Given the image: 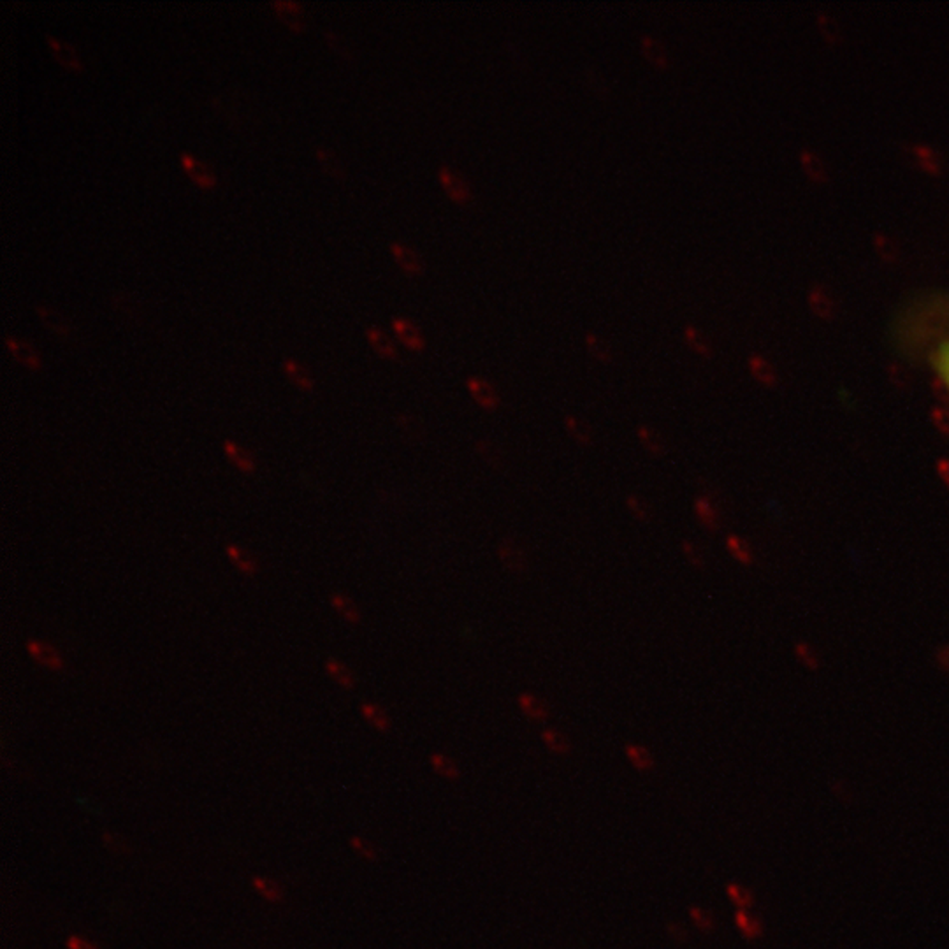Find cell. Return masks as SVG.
<instances>
[{
    "instance_id": "1",
    "label": "cell",
    "mask_w": 949,
    "mask_h": 949,
    "mask_svg": "<svg viewBox=\"0 0 949 949\" xmlns=\"http://www.w3.org/2000/svg\"><path fill=\"white\" fill-rule=\"evenodd\" d=\"M25 649L37 664L48 668V670L58 671L64 668V657H62L60 650L51 643L43 642V640H29Z\"/></svg>"
},
{
    "instance_id": "2",
    "label": "cell",
    "mask_w": 949,
    "mask_h": 949,
    "mask_svg": "<svg viewBox=\"0 0 949 949\" xmlns=\"http://www.w3.org/2000/svg\"><path fill=\"white\" fill-rule=\"evenodd\" d=\"M221 449H224L225 457L232 463V466L235 470H240L241 473L245 474H252L255 470H257V460H255V456L247 450L245 446H241L240 443H235L234 439H224L221 443Z\"/></svg>"
},
{
    "instance_id": "3",
    "label": "cell",
    "mask_w": 949,
    "mask_h": 949,
    "mask_svg": "<svg viewBox=\"0 0 949 949\" xmlns=\"http://www.w3.org/2000/svg\"><path fill=\"white\" fill-rule=\"evenodd\" d=\"M438 178L442 182L443 189L446 190L450 197L457 203H464V200L470 199L471 190L470 185L466 183V179L456 171V169L449 168V165H442L438 171Z\"/></svg>"
},
{
    "instance_id": "4",
    "label": "cell",
    "mask_w": 949,
    "mask_h": 949,
    "mask_svg": "<svg viewBox=\"0 0 949 949\" xmlns=\"http://www.w3.org/2000/svg\"><path fill=\"white\" fill-rule=\"evenodd\" d=\"M466 387L467 390H470L471 396H473V400L477 401L480 407L486 408V410H496L498 404H500V396H498L493 383H489L484 378L471 376V378L466 380Z\"/></svg>"
},
{
    "instance_id": "5",
    "label": "cell",
    "mask_w": 949,
    "mask_h": 949,
    "mask_svg": "<svg viewBox=\"0 0 949 949\" xmlns=\"http://www.w3.org/2000/svg\"><path fill=\"white\" fill-rule=\"evenodd\" d=\"M44 37H46L48 44H50L55 57H57V60L60 62L62 65H65L67 69H72V71H81L83 64L78 57V51H76V48L72 46L71 43L60 39V37L51 36V34H46Z\"/></svg>"
},
{
    "instance_id": "6",
    "label": "cell",
    "mask_w": 949,
    "mask_h": 949,
    "mask_svg": "<svg viewBox=\"0 0 949 949\" xmlns=\"http://www.w3.org/2000/svg\"><path fill=\"white\" fill-rule=\"evenodd\" d=\"M179 158H182V164L183 168H185L186 175H189L197 185L204 186V189H210V186L214 185V179L217 178H214L213 171H211L203 161H199V158L192 157V155L189 153H182Z\"/></svg>"
},
{
    "instance_id": "7",
    "label": "cell",
    "mask_w": 949,
    "mask_h": 949,
    "mask_svg": "<svg viewBox=\"0 0 949 949\" xmlns=\"http://www.w3.org/2000/svg\"><path fill=\"white\" fill-rule=\"evenodd\" d=\"M6 346H8L9 352L13 353V357L18 362H22L23 366H27V368L30 369H41V357L27 341L15 338V336H8V338H6Z\"/></svg>"
},
{
    "instance_id": "8",
    "label": "cell",
    "mask_w": 949,
    "mask_h": 949,
    "mask_svg": "<svg viewBox=\"0 0 949 949\" xmlns=\"http://www.w3.org/2000/svg\"><path fill=\"white\" fill-rule=\"evenodd\" d=\"M225 554H227V557L231 559V563L243 575L254 577V575L257 573L259 563L254 557V552H250L248 549H243V547L235 545V543H228V545L225 547Z\"/></svg>"
},
{
    "instance_id": "9",
    "label": "cell",
    "mask_w": 949,
    "mask_h": 949,
    "mask_svg": "<svg viewBox=\"0 0 949 949\" xmlns=\"http://www.w3.org/2000/svg\"><path fill=\"white\" fill-rule=\"evenodd\" d=\"M331 607L334 608L336 614L343 619L348 624H359L362 619L361 608L357 607V603L345 594V592H332L331 594Z\"/></svg>"
},
{
    "instance_id": "10",
    "label": "cell",
    "mask_w": 949,
    "mask_h": 949,
    "mask_svg": "<svg viewBox=\"0 0 949 949\" xmlns=\"http://www.w3.org/2000/svg\"><path fill=\"white\" fill-rule=\"evenodd\" d=\"M392 327L396 331V334L400 336L401 341L411 350H422L424 348V336H422L421 329L417 327L415 324H411L410 320H404V318H394L392 320Z\"/></svg>"
},
{
    "instance_id": "11",
    "label": "cell",
    "mask_w": 949,
    "mask_h": 949,
    "mask_svg": "<svg viewBox=\"0 0 949 949\" xmlns=\"http://www.w3.org/2000/svg\"><path fill=\"white\" fill-rule=\"evenodd\" d=\"M273 8L276 9V13H278V16L283 20L285 25H289L292 30H303L304 16L297 2H294V0H275Z\"/></svg>"
},
{
    "instance_id": "12",
    "label": "cell",
    "mask_w": 949,
    "mask_h": 949,
    "mask_svg": "<svg viewBox=\"0 0 949 949\" xmlns=\"http://www.w3.org/2000/svg\"><path fill=\"white\" fill-rule=\"evenodd\" d=\"M325 674L329 675L331 681H334L339 688L343 689H353L355 688V675L353 671L346 667L343 661L334 660V657H329L324 664Z\"/></svg>"
},
{
    "instance_id": "13",
    "label": "cell",
    "mask_w": 949,
    "mask_h": 949,
    "mask_svg": "<svg viewBox=\"0 0 949 949\" xmlns=\"http://www.w3.org/2000/svg\"><path fill=\"white\" fill-rule=\"evenodd\" d=\"M564 429L582 446H589L592 443V438H594L591 424L585 422L584 418L577 417V415H566L564 417Z\"/></svg>"
},
{
    "instance_id": "14",
    "label": "cell",
    "mask_w": 949,
    "mask_h": 949,
    "mask_svg": "<svg viewBox=\"0 0 949 949\" xmlns=\"http://www.w3.org/2000/svg\"><path fill=\"white\" fill-rule=\"evenodd\" d=\"M390 252H392L394 259L397 261V264L408 273H421L424 269V262L422 259L418 257V254H415V250L408 248L407 245H401L397 241L390 243Z\"/></svg>"
},
{
    "instance_id": "15",
    "label": "cell",
    "mask_w": 949,
    "mask_h": 949,
    "mask_svg": "<svg viewBox=\"0 0 949 949\" xmlns=\"http://www.w3.org/2000/svg\"><path fill=\"white\" fill-rule=\"evenodd\" d=\"M366 338H368V341L371 343L373 348H375L382 357L394 359L397 355V348L396 345H394V341L380 327L369 325V327L366 329Z\"/></svg>"
},
{
    "instance_id": "16",
    "label": "cell",
    "mask_w": 949,
    "mask_h": 949,
    "mask_svg": "<svg viewBox=\"0 0 949 949\" xmlns=\"http://www.w3.org/2000/svg\"><path fill=\"white\" fill-rule=\"evenodd\" d=\"M519 706H521L526 718L533 719V721H545L549 718V706L538 696L531 695V692H522L519 696Z\"/></svg>"
},
{
    "instance_id": "17",
    "label": "cell",
    "mask_w": 949,
    "mask_h": 949,
    "mask_svg": "<svg viewBox=\"0 0 949 949\" xmlns=\"http://www.w3.org/2000/svg\"><path fill=\"white\" fill-rule=\"evenodd\" d=\"M361 714H362V718H364L366 721H368L369 725L373 726V728L378 730V732H382V733L389 732L390 726H392L389 714H387L382 706L375 705V703H369V702L361 703Z\"/></svg>"
},
{
    "instance_id": "18",
    "label": "cell",
    "mask_w": 949,
    "mask_h": 949,
    "mask_svg": "<svg viewBox=\"0 0 949 949\" xmlns=\"http://www.w3.org/2000/svg\"><path fill=\"white\" fill-rule=\"evenodd\" d=\"M283 371L289 376L290 382L296 387H299L301 390L313 389V378H311L310 371H308L303 364L294 361V359H285V361H283Z\"/></svg>"
},
{
    "instance_id": "19",
    "label": "cell",
    "mask_w": 949,
    "mask_h": 949,
    "mask_svg": "<svg viewBox=\"0 0 949 949\" xmlns=\"http://www.w3.org/2000/svg\"><path fill=\"white\" fill-rule=\"evenodd\" d=\"M252 885H254L255 892H257L259 895L262 896V899L268 900V902L278 903V902H282L283 896H285L282 886H280L278 882L273 881V879H269V878H261V875H255V878L252 879Z\"/></svg>"
},
{
    "instance_id": "20",
    "label": "cell",
    "mask_w": 949,
    "mask_h": 949,
    "mask_svg": "<svg viewBox=\"0 0 949 949\" xmlns=\"http://www.w3.org/2000/svg\"><path fill=\"white\" fill-rule=\"evenodd\" d=\"M624 753L626 756H628L629 763H631L636 770L646 772L654 767V758L647 747L639 746V744H628V746L624 747Z\"/></svg>"
},
{
    "instance_id": "21",
    "label": "cell",
    "mask_w": 949,
    "mask_h": 949,
    "mask_svg": "<svg viewBox=\"0 0 949 949\" xmlns=\"http://www.w3.org/2000/svg\"><path fill=\"white\" fill-rule=\"evenodd\" d=\"M636 436H639L640 443H642L653 456H661V453L664 452L663 438H661L660 432L654 428H650V425L640 424L639 428H636Z\"/></svg>"
},
{
    "instance_id": "22",
    "label": "cell",
    "mask_w": 949,
    "mask_h": 949,
    "mask_svg": "<svg viewBox=\"0 0 949 949\" xmlns=\"http://www.w3.org/2000/svg\"><path fill=\"white\" fill-rule=\"evenodd\" d=\"M36 313L39 315L43 324L46 325V327H50L51 331L58 332V334H65V332L69 331V322L65 320V317L60 311L48 306H36Z\"/></svg>"
},
{
    "instance_id": "23",
    "label": "cell",
    "mask_w": 949,
    "mask_h": 949,
    "mask_svg": "<svg viewBox=\"0 0 949 949\" xmlns=\"http://www.w3.org/2000/svg\"><path fill=\"white\" fill-rule=\"evenodd\" d=\"M542 740H543V744H545L547 749H549L550 753H554V754H561V756H564V754H568L571 751V744H570V740H568V737L564 735V733L557 732V730H554V728L543 730Z\"/></svg>"
},
{
    "instance_id": "24",
    "label": "cell",
    "mask_w": 949,
    "mask_h": 949,
    "mask_svg": "<svg viewBox=\"0 0 949 949\" xmlns=\"http://www.w3.org/2000/svg\"><path fill=\"white\" fill-rule=\"evenodd\" d=\"M640 44H642V50L646 53V57L649 58L653 64H656L657 67H663L667 65V50H664L663 43L660 39L653 36H642L640 39Z\"/></svg>"
},
{
    "instance_id": "25",
    "label": "cell",
    "mask_w": 949,
    "mask_h": 949,
    "mask_svg": "<svg viewBox=\"0 0 949 949\" xmlns=\"http://www.w3.org/2000/svg\"><path fill=\"white\" fill-rule=\"evenodd\" d=\"M431 765L435 768V772L438 775H442L443 779H449V781H456V779L460 777V770L457 767L456 761L452 758L445 756L442 753H435L431 754Z\"/></svg>"
},
{
    "instance_id": "26",
    "label": "cell",
    "mask_w": 949,
    "mask_h": 949,
    "mask_svg": "<svg viewBox=\"0 0 949 949\" xmlns=\"http://www.w3.org/2000/svg\"><path fill=\"white\" fill-rule=\"evenodd\" d=\"M500 559L503 561L505 566L512 571H519L524 568V554L519 547H515L512 542H503L500 545Z\"/></svg>"
},
{
    "instance_id": "27",
    "label": "cell",
    "mask_w": 949,
    "mask_h": 949,
    "mask_svg": "<svg viewBox=\"0 0 949 949\" xmlns=\"http://www.w3.org/2000/svg\"><path fill=\"white\" fill-rule=\"evenodd\" d=\"M315 155H317L318 162H320L322 168H324V171L327 172V175L334 176V178H341V176H343V164H341V161L338 158V155H334L331 150H327V148H322V146H318L317 150H315Z\"/></svg>"
},
{
    "instance_id": "28",
    "label": "cell",
    "mask_w": 949,
    "mask_h": 949,
    "mask_svg": "<svg viewBox=\"0 0 949 949\" xmlns=\"http://www.w3.org/2000/svg\"><path fill=\"white\" fill-rule=\"evenodd\" d=\"M626 507H628V510L631 512V515L636 521L649 522L653 519V510H650L649 503L639 494H629L626 498Z\"/></svg>"
},
{
    "instance_id": "29",
    "label": "cell",
    "mask_w": 949,
    "mask_h": 949,
    "mask_svg": "<svg viewBox=\"0 0 949 949\" xmlns=\"http://www.w3.org/2000/svg\"><path fill=\"white\" fill-rule=\"evenodd\" d=\"M585 341H587L589 352H591L598 361H610L612 348L610 345H608L607 339L594 334V332H589V334L585 336Z\"/></svg>"
},
{
    "instance_id": "30",
    "label": "cell",
    "mask_w": 949,
    "mask_h": 949,
    "mask_svg": "<svg viewBox=\"0 0 949 949\" xmlns=\"http://www.w3.org/2000/svg\"><path fill=\"white\" fill-rule=\"evenodd\" d=\"M350 846H352V849L355 851L359 856L364 858V860L368 861L378 860V849H376L369 840L362 839V837H352V839H350Z\"/></svg>"
},
{
    "instance_id": "31",
    "label": "cell",
    "mask_w": 949,
    "mask_h": 949,
    "mask_svg": "<svg viewBox=\"0 0 949 949\" xmlns=\"http://www.w3.org/2000/svg\"><path fill=\"white\" fill-rule=\"evenodd\" d=\"M937 369L941 373V378L944 380L945 385L949 387V343H945L937 353Z\"/></svg>"
},
{
    "instance_id": "32",
    "label": "cell",
    "mask_w": 949,
    "mask_h": 949,
    "mask_svg": "<svg viewBox=\"0 0 949 949\" xmlns=\"http://www.w3.org/2000/svg\"><path fill=\"white\" fill-rule=\"evenodd\" d=\"M689 914H691L692 921H695L696 927H698L699 930H710V928H712V917H710L703 909L691 907V909H689Z\"/></svg>"
},
{
    "instance_id": "33",
    "label": "cell",
    "mask_w": 949,
    "mask_h": 949,
    "mask_svg": "<svg viewBox=\"0 0 949 949\" xmlns=\"http://www.w3.org/2000/svg\"><path fill=\"white\" fill-rule=\"evenodd\" d=\"M325 39L329 41V44H331V46L334 48V50L338 51L339 55H343V57L350 58V48H348V44H346L345 41H343V37H341V36H338V34H334V32H331V30H327V32H325Z\"/></svg>"
},
{
    "instance_id": "34",
    "label": "cell",
    "mask_w": 949,
    "mask_h": 949,
    "mask_svg": "<svg viewBox=\"0 0 949 949\" xmlns=\"http://www.w3.org/2000/svg\"><path fill=\"white\" fill-rule=\"evenodd\" d=\"M737 924H739L740 930L744 931V935H746V937H749V938L754 937V935H758V931H760V930H758L756 924H754L753 921L749 920V916H747L746 913H742V910L737 914Z\"/></svg>"
},
{
    "instance_id": "35",
    "label": "cell",
    "mask_w": 949,
    "mask_h": 949,
    "mask_svg": "<svg viewBox=\"0 0 949 949\" xmlns=\"http://www.w3.org/2000/svg\"><path fill=\"white\" fill-rule=\"evenodd\" d=\"M102 840H104V844H106V846L109 847L111 851H114V853H127V851H129V847H127V844L123 842V840L118 839V835H114V833L106 832V833H104V835H102Z\"/></svg>"
},
{
    "instance_id": "36",
    "label": "cell",
    "mask_w": 949,
    "mask_h": 949,
    "mask_svg": "<svg viewBox=\"0 0 949 949\" xmlns=\"http://www.w3.org/2000/svg\"><path fill=\"white\" fill-rule=\"evenodd\" d=\"M728 895L732 896L733 902L739 903V906H742V907L749 906V903H751L749 893H747L746 889H742V888H740V886H737V885H730V886H728Z\"/></svg>"
},
{
    "instance_id": "37",
    "label": "cell",
    "mask_w": 949,
    "mask_h": 949,
    "mask_svg": "<svg viewBox=\"0 0 949 949\" xmlns=\"http://www.w3.org/2000/svg\"><path fill=\"white\" fill-rule=\"evenodd\" d=\"M65 944H67V949H99L92 941L81 937V935H71Z\"/></svg>"
}]
</instances>
